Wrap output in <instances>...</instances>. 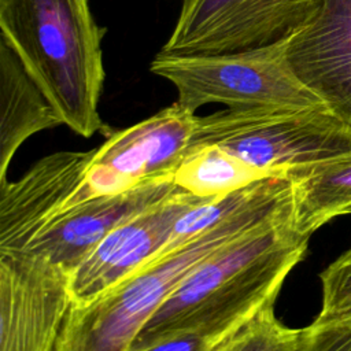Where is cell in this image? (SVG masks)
Masks as SVG:
<instances>
[{"label":"cell","mask_w":351,"mask_h":351,"mask_svg":"<svg viewBox=\"0 0 351 351\" xmlns=\"http://www.w3.org/2000/svg\"><path fill=\"white\" fill-rule=\"evenodd\" d=\"M269 177L217 145L189 152L173 176L174 184L199 197H217Z\"/></svg>","instance_id":"15"},{"label":"cell","mask_w":351,"mask_h":351,"mask_svg":"<svg viewBox=\"0 0 351 351\" xmlns=\"http://www.w3.org/2000/svg\"><path fill=\"white\" fill-rule=\"evenodd\" d=\"M203 199L180 189L114 228L70 273L71 306L95 302L159 255L178 218Z\"/></svg>","instance_id":"9"},{"label":"cell","mask_w":351,"mask_h":351,"mask_svg":"<svg viewBox=\"0 0 351 351\" xmlns=\"http://www.w3.org/2000/svg\"><path fill=\"white\" fill-rule=\"evenodd\" d=\"M196 119V114L174 101L133 126L111 132L95 148L82 200L171 178L192 149Z\"/></svg>","instance_id":"6"},{"label":"cell","mask_w":351,"mask_h":351,"mask_svg":"<svg viewBox=\"0 0 351 351\" xmlns=\"http://www.w3.org/2000/svg\"><path fill=\"white\" fill-rule=\"evenodd\" d=\"M70 273L29 252L0 254V351H55Z\"/></svg>","instance_id":"8"},{"label":"cell","mask_w":351,"mask_h":351,"mask_svg":"<svg viewBox=\"0 0 351 351\" xmlns=\"http://www.w3.org/2000/svg\"><path fill=\"white\" fill-rule=\"evenodd\" d=\"M214 343L199 333L181 332L159 337L134 351H210Z\"/></svg>","instance_id":"19"},{"label":"cell","mask_w":351,"mask_h":351,"mask_svg":"<svg viewBox=\"0 0 351 351\" xmlns=\"http://www.w3.org/2000/svg\"><path fill=\"white\" fill-rule=\"evenodd\" d=\"M321 310L314 321L324 322L351 315V247L321 274Z\"/></svg>","instance_id":"17"},{"label":"cell","mask_w":351,"mask_h":351,"mask_svg":"<svg viewBox=\"0 0 351 351\" xmlns=\"http://www.w3.org/2000/svg\"><path fill=\"white\" fill-rule=\"evenodd\" d=\"M292 211V185L274 191L226 221L171 247L95 302L71 306L55 351H128L145 322L203 261L229 243Z\"/></svg>","instance_id":"3"},{"label":"cell","mask_w":351,"mask_h":351,"mask_svg":"<svg viewBox=\"0 0 351 351\" xmlns=\"http://www.w3.org/2000/svg\"><path fill=\"white\" fill-rule=\"evenodd\" d=\"M308 239L295 230L291 211L215 251L170 293L128 351L181 332L199 333L215 344L277 299Z\"/></svg>","instance_id":"1"},{"label":"cell","mask_w":351,"mask_h":351,"mask_svg":"<svg viewBox=\"0 0 351 351\" xmlns=\"http://www.w3.org/2000/svg\"><path fill=\"white\" fill-rule=\"evenodd\" d=\"M284 45L298 80L351 129V0H313Z\"/></svg>","instance_id":"11"},{"label":"cell","mask_w":351,"mask_h":351,"mask_svg":"<svg viewBox=\"0 0 351 351\" xmlns=\"http://www.w3.org/2000/svg\"><path fill=\"white\" fill-rule=\"evenodd\" d=\"M63 125L12 48L0 37V185L8 165L33 134Z\"/></svg>","instance_id":"13"},{"label":"cell","mask_w":351,"mask_h":351,"mask_svg":"<svg viewBox=\"0 0 351 351\" xmlns=\"http://www.w3.org/2000/svg\"><path fill=\"white\" fill-rule=\"evenodd\" d=\"M284 43L223 53L158 52L149 69L174 85L176 103L193 114L213 103L226 108H325L293 74Z\"/></svg>","instance_id":"5"},{"label":"cell","mask_w":351,"mask_h":351,"mask_svg":"<svg viewBox=\"0 0 351 351\" xmlns=\"http://www.w3.org/2000/svg\"><path fill=\"white\" fill-rule=\"evenodd\" d=\"M217 145L273 178L351 156V129L326 108H225L196 119L192 149Z\"/></svg>","instance_id":"4"},{"label":"cell","mask_w":351,"mask_h":351,"mask_svg":"<svg viewBox=\"0 0 351 351\" xmlns=\"http://www.w3.org/2000/svg\"><path fill=\"white\" fill-rule=\"evenodd\" d=\"M313 0H182L160 52L223 53L287 41L304 22Z\"/></svg>","instance_id":"7"},{"label":"cell","mask_w":351,"mask_h":351,"mask_svg":"<svg viewBox=\"0 0 351 351\" xmlns=\"http://www.w3.org/2000/svg\"><path fill=\"white\" fill-rule=\"evenodd\" d=\"M289 181L293 228L302 236L351 214V156L304 169Z\"/></svg>","instance_id":"14"},{"label":"cell","mask_w":351,"mask_h":351,"mask_svg":"<svg viewBox=\"0 0 351 351\" xmlns=\"http://www.w3.org/2000/svg\"><path fill=\"white\" fill-rule=\"evenodd\" d=\"M180 189L171 177L85 200L59 214L22 252L34 254L71 273L114 228Z\"/></svg>","instance_id":"12"},{"label":"cell","mask_w":351,"mask_h":351,"mask_svg":"<svg viewBox=\"0 0 351 351\" xmlns=\"http://www.w3.org/2000/svg\"><path fill=\"white\" fill-rule=\"evenodd\" d=\"M92 151L41 158L18 181L0 185V254L22 252L59 214L81 203Z\"/></svg>","instance_id":"10"},{"label":"cell","mask_w":351,"mask_h":351,"mask_svg":"<svg viewBox=\"0 0 351 351\" xmlns=\"http://www.w3.org/2000/svg\"><path fill=\"white\" fill-rule=\"evenodd\" d=\"M103 34L89 0H0V37L62 123L82 137L111 133L99 114Z\"/></svg>","instance_id":"2"},{"label":"cell","mask_w":351,"mask_h":351,"mask_svg":"<svg viewBox=\"0 0 351 351\" xmlns=\"http://www.w3.org/2000/svg\"><path fill=\"white\" fill-rule=\"evenodd\" d=\"M270 300L217 341L210 351H304L303 329L282 325Z\"/></svg>","instance_id":"16"},{"label":"cell","mask_w":351,"mask_h":351,"mask_svg":"<svg viewBox=\"0 0 351 351\" xmlns=\"http://www.w3.org/2000/svg\"><path fill=\"white\" fill-rule=\"evenodd\" d=\"M304 351H351V315L303 328Z\"/></svg>","instance_id":"18"}]
</instances>
